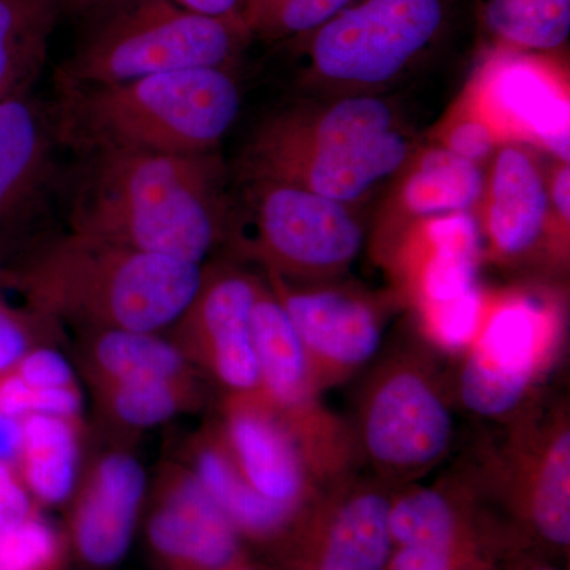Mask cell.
Segmentation results:
<instances>
[{"label":"cell","instance_id":"cell-2","mask_svg":"<svg viewBox=\"0 0 570 570\" xmlns=\"http://www.w3.org/2000/svg\"><path fill=\"white\" fill-rule=\"evenodd\" d=\"M70 198V230L204 265L223 235L212 154H89Z\"/></svg>","mask_w":570,"mask_h":570},{"label":"cell","instance_id":"cell-21","mask_svg":"<svg viewBox=\"0 0 570 570\" xmlns=\"http://www.w3.org/2000/svg\"><path fill=\"white\" fill-rule=\"evenodd\" d=\"M82 358L94 389L145 379H190L193 363L160 333L88 330Z\"/></svg>","mask_w":570,"mask_h":570},{"label":"cell","instance_id":"cell-7","mask_svg":"<svg viewBox=\"0 0 570 570\" xmlns=\"http://www.w3.org/2000/svg\"><path fill=\"white\" fill-rule=\"evenodd\" d=\"M551 316L535 299L510 298L483 313L464 362L460 395L464 406L485 417L519 406L549 347Z\"/></svg>","mask_w":570,"mask_h":570},{"label":"cell","instance_id":"cell-33","mask_svg":"<svg viewBox=\"0 0 570 570\" xmlns=\"http://www.w3.org/2000/svg\"><path fill=\"white\" fill-rule=\"evenodd\" d=\"M438 141V146L455 156L480 165L497 153L501 138L490 122L464 100L460 110L453 112L439 130Z\"/></svg>","mask_w":570,"mask_h":570},{"label":"cell","instance_id":"cell-20","mask_svg":"<svg viewBox=\"0 0 570 570\" xmlns=\"http://www.w3.org/2000/svg\"><path fill=\"white\" fill-rule=\"evenodd\" d=\"M253 337L261 389L276 406L298 409L309 393L311 358L275 292L258 287Z\"/></svg>","mask_w":570,"mask_h":570},{"label":"cell","instance_id":"cell-4","mask_svg":"<svg viewBox=\"0 0 570 570\" xmlns=\"http://www.w3.org/2000/svg\"><path fill=\"white\" fill-rule=\"evenodd\" d=\"M250 33L242 17L213 18L174 0H124L97 17L63 63L61 85H116L195 69H227Z\"/></svg>","mask_w":570,"mask_h":570},{"label":"cell","instance_id":"cell-22","mask_svg":"<svg viewBox=\"0 0 570 570\" xmlns=\"http://www.w3.org/2000/svg\"><path fill=\"white\" fill-rule=\"evenodd\" d=\"M483 183L485 174L479 164L436 146L420 154L409 168L397 195L400 212L417 223L472 213L482 198Z\"/></svg>","mask_w":570,"mask_h":570},{"label":"cell","instance_id":"cell-3","mask_svg":"<svg viewBox=\"0 0 570 570\" xmlns=\"http://www.w3.org/2000/svg\"><path fill=\"white\" fill-rule=\"evenodd\" d=\"M242 107L227 69L153 75L116 85H61L56 140L82 156L107 151L212 154Z\"/></svg>","mask_w":570,"mask_h":570},{"label":"cell","instance_id":"cell-36","mask_svg":"<svg viewBox=\"0 0 570 570\" xmlns=\"http://www.w3.org/2000/svg\"><path fill=\"white\" fill-rule=\"evenodd\" d=\"M36 513L33 499L21 482L17 469L0 461V532Z\"/></svg>","mask_w":570,"mask_h":570},{"label":"cell","instance_id":"cell-6","mask_svg":"<svg viewBox=\"0 0 570 570\" xmlns=\"http://www.w3.org/2000/svg\"><path fill=\"white\" fill-rule=\"evenodd\" d=\"M254 181L253 247L276 276L336 272L354 261L363 230L347 205L294 184Z\"/></svg>","mask_w":570,"mask_h":570},{"label":"cell","instance_id":"cell-17","mask_svg":"<svg viewBox=\"0 0 570 570\" xmlns=\"http://www.w3.org/2000/svg\"><path fill=\"white\" fill-rule=\"evenodd\" d=\"M395 129V112L387 102L358 94L325 107L296 108L273 116L255 134L247 156L318 151Z\"/></svg>","mask_w":570,"mask_h":570},{"label":"cell","instance_id":"cell-14","mask_svg":"<svg viewBox=\"0 0 570 570\" xmlns=\"http://www.w3.org/2000/svg\"><path fill=\"white\" fill-rule=\"evenodd\" d=\"M480 230L501 257H520L550 228L549 186L538 156L508 142L491 159L479 202Z\"/></svg>","mask_w":570,"mask_h":570},{"label":"cell","instance_id":"cell-16","mask_svg":"<svg viewBox=\"0 0 570 570\" xmlns=\"http://www.w3.org/2000/svg\"><path fill=\"white\" fill-rule=\"evenodd\" d=\"M239 396L225 422L224 449L254 490L295 508L305 489L298 450L268 409L249 395Z\"/></svg>","mask_w":570,"mask_h":570},{"label":"cell","instance_id":"cell-38","mask_svg":"<svg viewBox=\"0 0 570 570\" xmlns=\"http://www.w3.org/2000/svg\"><path fill=\"white\" fill-rule=\"evenodd\" d=\"M390 561V570H452V550L401 547Z\"/></svg>","mask_w":570,"mask_h":570},{"label":"cell","instance_id":"cell-8","mask_svg":"<svg viewBox=\"0 0 570 570\" xmlns=\"http://www.w3.org/2000/svg\"><path fill=\"white\" fill-rule=\"evenodd\" d=\"M258 287L243 273L205 272L193 303L171 326V341L186 358L238 395L261 390L253 337Z\"/></svg>","mask_w":570,"mask_h":570},{"label":"cell","instance_id":"cell-35","mask_svg":"<svg viewBox=\"0 0 570 570\" xmlns=\"http://www.w3.org/2000/svg\"><path fill=\"white\" fill-rule=\"evenodd\" d=\"M37 318L41 317L29 309L22 313L9 306L0 311V374L9 373L22 356L36 347L33 328Z\"/></svg>","mask_w":570,"mask_h":570},{"label":"cell","instance_id":"cell-40","mask_svg":"<svg viewBox=\"0 0 570 570\" xmlns=\"http://www.w3.org/2000/svg\"><path fill=\"white\" fill-rule=\"evenodd\" d=\"M22 445L21 420L0 414V461L14 466Z\"/></svg>","mask_w":570,"mask_h":570},{"label":"cell","instance_id":"cell-27","mask_svg":"<svg viewBox=\"0 0 570 570\" xmlns=\"http://www.w3.org/2000/svg\"><path fill=\"white\" fill-rule=\"evenodd\" d=\"M483 20L510 50H558L569 39L570 0H487Z\"/></svg>","mask_w":570,"mask_h":570},{"label":"cell","instance_id":"cell-42","mask_svg":"<svg viewBox=\"0 0 570 570\" xmlns=\"http://www.w3.org/2000/svg\"><path fill=\"white\" fill-rule=\"evenodd\" d=\"M0 285H2V277H0ZM9 306V303H7L6 299H3L2 294H0V311L7 309Z\"/></svg>","mask_w":570,"mask_h":570},{"label":"cell","instance_id":"cell-44","mask_svg":"<svg viewBox=\"0 0 570 570\" xmlns=\"http://www.w3.org/2000/svg\"><path fill=\"white\" fill-rule=\"evenodd\" d=\"M230 570H246V569H235V568H234V569H230Z\"/></svg>","mask_w":570,"mask_h":570},{"label":"cell","instance_id":"cell-25","mask_svg":"<svg viewBox=\"0 0 570 570\" xmlns=\"http://www.w3.org/2000/svg\"><path fill=\"white\" fill-rule=\"evenodd\" d=\"M189 471L239 532L266 538L283 530L291 520L294 505L273 501L254 490L224 445H198Z\"/></svg>","mask_w":570,"mask_h":570},{"label":"cell","instance_id":"cell-11","mask_svg":"<svg viewBox=\"0 0 570 570\" xmlns=\"http://www.w3.org/2000/svg\"><path fill=\"white\" fill-rule=\"evenodd\" d=\"M452 415L436 390L415 373L392 374L374 392L365 415V445L377 463L419 469L449 449Z\"/></svg>","mask_w":570,"mask_h":570},{"label":"cell","instance_id":"cell-28","mask_svg":"<svg viewBox=\"0 0 570 570\" xmlns=\"http://www.w3.org/2000/svg\"><path fill=\"white\" fill-rule=\"evenodd\" d=\"M108 417L130 430H146L168 422L194 406V377L145 379L96 387Z\"/></svg>","mask_w":570,"mask_h":570},{"label":"cell","instance_id":"cell-32","mask_svg":"<svg viewBox=\"0 0 570 570\" xmlns=\"http://www.w3.org/2000/svg\"><path fill=\"white\" fill-rule=\"evenodd\" d=\"M66 540L39 513L0 532V570H62Z\"/></svg>","mask_w":570,"mask_h":570},{"label":"cell","instance_id":"cell-43","mask_svg":"<svg viewBox=\"0 0 570 570\" xmlns=\"http://www.w3.org/2000/svg\"><path fill=\"white\" fill-rule=\"evenodd\" d=\"M538 570H557V569H538Z\"/></svg>","mask_w":570,"mask_h":570},{"label":"cell","instance_id":"cell-41","mask_svg":"<svg viewBox=\"0 0 570 570\" xmlns=\"http://www.w3.org/2000/svg\"><path fill=\"white\" fill-rule=\"evenodd\" d=\"M124 0H62L63 13L75 17H100L105 11L119 6Z\"/></svg>","mask_w":570,"mask_h":570},{"label":"cell","instance_id":"cell-10","mask_svg":"<svg viewBox=\"0 0 570 570\" xmlns=\"http://www.w3.org/2000/svg\"><path fill=\"white\" fill-rule=\"evenodd\" d=\"M146 539L163 570H230L239 557V531L183 468L160 480Z\"/></svg>","mask_w":570,"mask_h":570},{"label":"cell","instance_id":"cell-30","mask_svg":"<svg viewBox=\"0 0 570 570\" xmlns=\"http://www.w3.org/2000/svg\"><path fill=\"white\" fill-rule=\"evenodd\" d=\"M389 528L401 547L452 550L455 513L439 491H412L390 504Z\"/></svg>","mask_w":570,"mask_h":570},{"label":"cell","instance_id":"cell-29","mask_svg":"<svg viewBox=\"0 0 570 570\" xmlns=\"http://www.w3.org/2000/svg\"><path fill=\"white\" fill-rule=\"evenodd\" d=\"M532 520L557 546L570 542V433L561 430L543 452L532 483Z\"/></svg>","mask_w":570,"mask_h":570},{"label":"cell","instance_id":"cell-15","mask_svg":"<svg viewBox=\"0 0 570 570\" xmlns=\"http://www.w3.org/2000/svg\"><path fill=\"white\" fill-rule=\"evenodd\" d=\"M287 311L307 355L335 366L354 367L376 354L381 326L373 307L343 292H275Z\"/></svg>","mask_w":570,"mask_h":570},{"label":"cell","instance_id":"cell-19","mask_svg":"<svg viewBox=\"0 0 570 570\" xmlns=\"http://www.w3.org/2000/svg\"><path fill=\"white\" fill-rule=\"evenodd\" d=\"M417 225L419 291L426 316L479 296L482 230L474 214H449Z\"/></svg>","mask_w":570,"mask_h":570},{"label":"cell","instance_id":"cell-9","mask_svg":"<svg viewBox=\"0 0 570 570\" xmlns=\"http://www.w3.org/2000/svg\"><path fill=\"white\" fill-rule=\"evenodd\" d=\"M466 100L501 140L534 142L558 163H569V92L547 63L527 56H499Z\"/></svg>","mask_w":570,"mask_h":570},{"label":"cell","instance_id":"cell-1","mask_svg":"<svg viewBox=\"0 0 570 570\" xmlns=\"http://www.w3.org/2000/svg\"><path fill=\"white\" fill-rule=\"evenodd\" d=\"M204 266L69 230L0 269L41 318L85 330L171 328L193 303Z\"/></svg>","mask_w":570,"mask_h":570},{"label":"cell","instance_id":"cell-23","mask_svg":"<svg viewBox=\"0 0 570 570\" xmlns=\"http://www.w3.org/2000/svg\"><path fill=\"white\" fill-rule=\"evenodd\" d=\"M17 468L32 499L59 505L73 494L80 471V438L75 420L33 414L21 420Z\"/></svg>","mask_w":570,"mask_h":570},{"label":"cell","instance_id":"cell-18","mask_svg":"<svg viewBox=\"0 0 570 570\" xmlns=\"http://www.w3.org/2000/svg\"><path fill=\"white\" fill-rule=\"evenodd\" d=\"M55 140L52 116L29 96L0 102V228L13 223L39 194Z\"/></svg>","mask_w":570,"mask_h":570},{"label":"cell","instance_id":"cell-31","mask_svg":"<svg viewBox=\"0 0 570 570\" xmlns=\"http://www.w3.org/2000/svg\"><path fill=\"white\" fill-rule=\"evenodd\" d=\"M355 0H247L243 10L250 37L296 39L316 31Z\"/></svg>","mask_w":570,"mask_h":570},{"label":"cell","instance_id":"cell-5","mask_svg":"<svg viewBox=\"0 0 570 570\" xmlns=\"http://www.w3.org/2000/svg\"><path fill=\"white\" fill-rule=\"evenodd\" d=\"M449 0H355L305 36L311 73L370 89L395 80L444 31Z\"/></svg>","mask_w":570,"mask_h":570},{"label":"cell","instance_id":"cell-37","mask_svg":"<svg viewBox=\"0 0 570 570\" xmlns=\"http://www.w3.org/2000/svg\"><path fill=\"white\" fill-rule=\"evenodd\" d=\"M549 186L550 225H558L560 235L568 234L570 220V168L569 163H560L547 176Z\"/></svg>","mask_w":570,"mask_h":570},{"label":"cell","instance_id":"cell-39","mask_svg":"<svg viewBox=\"0 0 570 570\" xmlns=\"http://www.w3.org/2000/svg\"><path fill=\"white\" fill-rule=\"evenodd\" d=\"M176 6L213 18L242 17L247 0H174Z\"/></svg>","mask_w":570,"mask_h":570},{"label":"cell","instance_id":"cell-26","mask_svg":"<svg viewBox=\"0 0 570 570\" xmlns=\"http://www.w3.org/2000/svg\"><path fill=\"white\" fill-rule=\"evenodd\" d=\"M390 502L377 493L352 498L330 530L318 570H385L390 560Z\"/></svg>","mask_w":570,"mask_h":570},{"label":"cell","instance_id":"cell-13","mask_svg":"<svg viewBox=\"0 0 570 570\" xmlns=\"http://www.w3.org/2000/svg\"><path fill=\"white\" fill-rule=\"evenodd\" d=\"M145 493V471L132 455L112 452L97 461L70 519L71 547L88 568L108 570L124 560Z\"/></svg>","mask_w":570,"mask_h":570},{"label":"cell","instance_id":"cell-12","mask_svg":"<svg viewBox=\"0 0 570 570\" xmlns=\"http://www.w3.org/2000/svg\"><path fill=\"white\" fill-rule=\"evenodd\" d=\"M411 151V140L395 129L318 151L247 156V167L254 179L294 184L348 206L395 175Z\"/></svg>","mask_w":570,"mask_h":570},{"label":"cell","instance_id":"cell-24","mask_svg":"<svg viewBox=\"0 0 570 570\" xmlns=\"http://www.w3.org/2000/svg\"><path fill=\"white\" fill-rule=\"evenodd\" d=\"M62 13V0H0V102L29 96Z\"/></svg>","mask_w":570,"mask_h":570},{"label":"cell","instance_id":"cell-34","mask_svg":"<svg viewBox=\"0 0 570 570\" xmlns=\"http://www.w3.org/2000/svg\"><path fill=\"white\" fill-rule=\"evenodd\" d=\"M13 371L29 387L33 389L77 385L73 367H71L69 360L52 347H32L28 354L22 356Z\"/></svg>","mask_w":570,"mask_h":570}]
</instances>
